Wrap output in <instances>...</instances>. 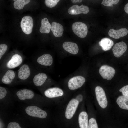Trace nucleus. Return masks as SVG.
<instances>
[{
	"label": "nucleus",
	"instance_id": "1",
	"mask_svg": "<svg viewBox=\"0 0 128 128\" xmlns=\"http://www.w3.org/2000/svg\"><path fill=\"white\" fill-rule=\"evenodd\" d=\"M72 29L74 33L79 37L84 38L88 33V28L86 25L81 22H74L72 25Z\"/></svg>",
	"mask_w": 128,
	"mask_h": 128
},
{
	"label": "nucleus",
	"instance_id": "2",
	"mask_svg": "<svg viewBox=\"0 0 128 128\" xmlns=\"http://www.w3.org/2000/svg\"><path fill=\"white\" fill-rule=\"evenodd\" d=\"M33 26V20L29 16H25L22 19L20 26L23 32L27 35L31 34L32 31Z\"/></svg>",
	"mask_w": 128,
	"mask_h": 128
},
{
	"label": "nucleus",
	"instance_id": "3",
	"mask_svg": "<svg viewBox=\"0 0 128 128\" xmlns=\"http://www.w3.org/2000/svg\"><path fill=\"white\" fill-rule=\"evenodd\" d=\"M25 111L28 115L35 117L44 118L47 116V113L38 107L30 106L25 109Z\"/></svg>",
	"mask_w": 128,
	"mask_h": 128
},
{
	"label": "nucleus",
	"instance_id": "4",
	"mask_svg": "<svg viewBox=\"0 0 128 128\" xmlns=\"http://www.w3.org/2000/svg\"><path fill=\"white\" fill-rule=\"evenodd\" d=\"M96 99L100 106L102 108H106L107 101L105 92L103 89L100 86H97L95 88Z\"/></svg>",
	"mask_w": 128,
	"mask_h": 128
},
{
	"label": "nucleus",
	"instance_id": "5",
	"mask_svg": "<svg viewBox=\"0 0 128 128\" xmlns=\"http://www.w3.org/2000/svg\"><path fill=\"white\" fill-rule=\"evenodd\" d=\"M99 72L104 79L109 80L113 78L115 74V71L113 68L108 65H104L100 68Z\"/></svg>",
	"mask_w": 128,
	"mask_h": 128
},
{
	"label": "nucleus",
	"instance_id": "6",
	"mask_svg": "<svg viewBox=\"0 0 128 128\" xmlns=\"http://www.w3.org/2000/svg\"><path fill=\"white\" fill-rule=\"evenodd\" d=\"M85 81V78L83 76H78L71 78L68 82V86L71 90H74L81 87Z\"/></svg>",
	"mask_w": 128,
	"mask_h": 128
},
{
	"label": "nucleus",
	"instance_id": "7",
	"mask_svg": "<svg viewBox=\"0 0 128 128\" xmlns=\"http://www.w3.org/2000/svg\"><path fill=\"white\" fill-rule=\"evenodd\" d=\"M79 102L74 99H72L69 102L65 112V116L67 119H70L73 117Z\"/></svg>",
	"mask_w": 128,
	"mask_h": 128
},
{
	"label": "nucleus",
	"instance_id": "8",
	"mask_svg": "<svg viewBox=\"0 0 128 128\" xmlns=\"http://www.w3.org/2000/svg\"><path fill=\"white\" fill-rule=\"evenodd\" d=\"M89 11L88 7L82 4L79 6L77 5H73L69 8L68 12L71 15H78L81 13L87 14Z\"/></svg>",
	"mask_w": 128,
	"mask_h": 128
},
{
	"label": "nucleus",
	"instance_id": "9",
	"mask_svg": "<svg viewBox=\"0 0 128 128\" xmlns=\"http://www.w3.org/2000/svg\"><path fill=\"white\" fill-rule=\"evenodd\" d=\"M127 48V45L124 42L116 43L114 45L112 49L113 54L116 57H120L126 51Z\"/></svg>",
	"mask_w": 128,
	"mask_h": 128
},
{
	"label": "nucleus",
	"instance_id": "10",
	"mask_svg": "<svg viewBox=\"0 0 128 128\" xmlns=\"http://www.w3.org/2000/svg\"><path fill=\"white\" fill-rule=\"evenodd\" d=\"M64 49L67 52L73 54H77L79 51V48L77 44L71 42H65L62 45Z\"/></svg>",
	"mask_w": 128,
	"mask_h": 128
},
{
	"label": "nucleus",
	"instance_id": "11",
	"mask_svg": "<svg viewBox=\"0 0 128 128\" xmlns=\"http://www.w3.org/2000/svg\"><path fill=\"white\" fill-rule=\"evenodd\" d=\"M22 59L21 57L18 54H15L7 63L6 66L9 69L15 68L19 66L22 63Z\"/></svg>",
	"mask_w": 128,
	"mask_h": 128
},
{
	"label": "nucleus",
	"instance_id": "12",
	"mask_svg": "<svg viewBox=\"0 0 128 128\" xmlns=\"http://www.w3.org/2000/svg\"><path fill=\"white\" fill-rule=\"evenodd\" d=\"M44 94L46 97L51 98L62 96L63 94V92L61 89L54 87L46 90L45 91Z\"/></svg>",
	"mask_w": 128,
	"mask_h": 128
},
{
	"label": "nucleus",
	"instance_id": "13",
	"mask_svg": "<svg viewBox=\"0 0 128 128\" xmlns=\"http://www.w3.org/2000/svg\"><path fill=\"white\" fill-rule=\"evenodd\" d=\"M128 33L127 29L125 28H122L118 30L111 29L108 32L109 36L115 39H118L126 36Z\"/></svg>",
	"mask_w": 128,
	"mask_h": 128
},
{
	"label": "nucleus",
	"instance_id": "14",
	"mask_svg": "<svg viewBox=\"0 0 128 128\" xmlns=\"http://www.w3.org/2000/svg\"><path fill=\"white\" fill-rule=\"evenodd\" d=\"M37 61L39 64L45 66H50L53 63V59L52 56L50 54H46L39 57Z\"/></svg>",
	"mask_w": 128,
	"mask_h": 128
},
{
	"label": "nucleus",
	"instance_id": "15",
	"mask_svg": "<svg viewBox=\"0 0 128 128\" xmlns=\"http://www.w3.org/2000/svg\"><path fill=\"white\" fill-rule=\"evenodd\" d=\"M16 95L18 98L21 100H24L26 99H31L34 96V94L31 90L24 89L20 90L16 93Z\"/></svg>",
	"mask_w": 128,
	"mask_h": 128
},
{
	"label": "nucleus",
	"instance_id": "16",
	"mask_svg": "<svg viewBox=\"0 0 128 128\" xmlns=\"http://www.w3.org/2000/svg\"><path fill=\"white\" fill-rule=\"evenodd\" d=\"M51 30L54 35L56 37L61 36L64 30L62 25L55 22H53L51 23Z\"/></svg>",
	"mask_w": 128,
	"mask_h": 128
},
{
	"label": "nucleus",
	"instance_id": "17",
	"mask_svg": "<svg viewBox=\"0 0 128 128\" xmlns=\"http://www.w3.org/2000/svg\"><path fill=\"white\" fill-rule=\"evenodd\" d=\"M18 71V78L22 80L26 79L29 77L30 74L29 67L26 64H24L22 66Z\"/></svg>",
	"mask_w": 128,
	"mask_h": 128
},
{
	"label": "nucleus",
	"instance_id": "18",
	"mask_svg": "<svg viewBox=\"0 0 128 128\" xmlns=\"http://www.w3.org/2000/svg\"><path fill=\"white\" fill-rule=\"evenodd\" d=\"M99 45L105 51L110 49L114 44L113 41L111 39L107 38L102 39L99 42Z\"/></svg>",
	"mask_w": 128,
	"mask_h": 128
},
{
	"label": "nucleus",
	"instance_id": "19",
	"mask_svg": "<svg viewBox=\"0 0 128 128\" xmlns=\"http://www.w3.org/2000/svg\"><path fill=\"white\" fill-rule=\"evenodd\" d=\"M78 122L80 128H88V115L86 112L82 111L80 113L79 116Z\"/></svg>",
	"mask_w": 128,
	"mask_h": 128
},
{
	"label": "nucleus",
	"instance_id": "20",
	"mask_svg": "<svg viewBox=\"0 0 128 128\" xmlns=\"http://www.w3.org/2000/svg\"><path fill=\"white\" fill-rule=\"evenodd\" d=\"M51 28V25L46 18H45L41 20V25L39 31L42 33H49Z\"/></svg>",
	"mask_w": 128,
	"mask_h": 128
},
{
	"label": "nucleus",
	"instance_id": "21",
	"mask_svg": "<svg viewBox=\"0 0 128 128\" xmlns=\"http://www.w3.org/2000/svg\"><path fill=\"white\" fill-rule=\"evenodd\" d=\"M47 75L44 73H39L36 75L33 79L34 85L37 86L42 85L47 78Z\"/></svg>",
	"mask_w": 128,
	"mask_h": 128
},
{
	"label": "nucleus",
	"instance_id": "22",
	"mask_svg": "<svg viewBox=\"0 0 128 128\" xmlns=\"http://www.w3.org/2000/svg\"><path fill=\"white\" fill-rule=\"evenodd\" d=\"M15 74L12 70H8L3 76L1 81L4 83L9 84L15 78Z\"/></svg>",
	"mask_w": 128,
	"mask_h": 128
},
{
	"label": "nucleus",
	"instance_id": "23",
	"mask_svg": "<svg viewBox=\"0 0 128 128\" xmlns=\"http://www.w3.org/2000/svg\"><path fill=\"white\" fill-rule=\"evenodd\" d=\"M116 102L121 108L128 110V97L123 95L120 96L117 98Z\"/></svg>",
	"mask_w": 128,
	"mask_h": 128
},
{
	"label": "nucleus",
	"instance_id": "24",
	"mask_svg": "<svg viewBox=\"0 0 128 128\" xmlns=\"http://www.w3.org/2000/svg\"><path fill=\"white\" fill-rule=\"evenodd\" d=\"M30 1V0H17L14 3V7L17 9H22L25 5L29 3Z\"/></svg>",
	"mask_w": 128,
	"mask_h": 128
},
{
	"label": "nucleus",
	"instance_id": "25",
	"mask_svg": "<svg viewBox=\"0 0 128 128\" xmlns=\"http://www.w3.org/2000/svg\"><path fill=\"white\" fill-rule=\"evenodd\" d=\"M120 0H103L101 4L107 7H112L113 5L117 4Z\"/></svg>",
	"mask_w": 128,
	"mask_h": 128
},
{
	"label": "nucleus",
	"instance_id": "26",
	"mask_svg": "<svg viewBox=\"0 0 128 128\" xmlns=\"http://www.w3.org/2000/svg\"><path fill=\"white\" fill-rule=\"evenodd\" d=\"M60 0H45V4L49 8H52L56 5Z\"/></svg>",
	"mask_w": 128,
	"mask_h": 128
},
{
	"label": "nucleus",
	"instance_id": "27",
	"mask_svg": "<svg viewBox=\"0 0 128 128\" xmlns=\"http://www.w3.org/2000/svg\"><path fill=\"white\" fill-rule=\"evenodd\" d=\"M98 125L96 119L93 118H91L89 120L88 125V128H97Z\"/></svg>",
	"mask_w": 128,
	"mask_h": 128
},
{
	"label": "nucleus",
	"instance_id": "28",
	"mask_svg": "<svg viewBox=\"0 0 128 128\" xmlns=\"http://www.w3.org/2000/svg\"><path fill=\"white\" fill-rule=\"evenodd\" d=\"M7 49V45L5 44H2L0 45V59L6 51Z\"/></svg>",
	"mask_w": 128,
	"mask_h": 128
},
{
	"label": "nucleus",
	"instance_id": "29",
	"mask_svg": "<svg viewBox=\"0 0 128 128\" xmlns=\"http://www.w3.org/2000/svg\"><path fill=\"white\" fill-rule=\"evenodd\" d=\"M119 91L122 92L123 95L128 97V85L123 87L120 89Z\"/></svg>",
	"mask_w": 128,
	"mask_h": 128
},
{
	"label": "nucleus",
	"instance_id": "30",
	"mask_svg": "<svg viewBox=\"0 0 128 128\" xmlns=\"http://www.w3.org/2000/svg\"><path fill=\"white\" fill-rule=\"evenodd\" d=\"M7 128H21L19 124L17 123L14 122L9 123L7 126Z\"/></svg>",
	"mask_w": 128,
	"mask_h": 128
},
{
	"label": "nucleus",
	"instance_id": "31",
	"mask_svg": "<svg viewBox=\"0 0 128 128\" xmlns=\"http://www.w3.org/2000/svg\"><path fill=\"white\" fill-rule=\"evenodd\" d=\"M7 91L6 89L4 88L0 87V99L4 98L6 96Z\"/></svg>",
	"mask_w": 128,
	"mask_h": 128
},
{
	"label": "nucleus",
	"instance_id": "32",
	"mask_svg": "<svg viewBox=\"0 0 128 128\" xmlns=\"http://www.w3.org/2000/svg\"><path fill=\"white\" fill-rule=\"evenodd\" d=\"M79 102H81L83 100V96L81 95H78L75 99Z\"/></svg>",
	"mask_w": 128,
	"mask_h": 128
},
{
	"label": "nucleus",
	"instance_id": "33",
	"mask_svg": "<svg viewBox=\"0 0 128 128\" xmlns=\"http://www.w3.org/2000/svg\"><path fill=\"white\" fill-rule=\"evenodd\" d=\"M124 10L125 12L128 14V3L126 4L124 7Z\"/></svg>",
	"mask_w": 128,
	"mask_h": 128
},
{
	"label": "nucleus",
	"instance_id": "34",
	"mask_svg": "<svg viewBox=\"0 0 128 128\" xmlns=\"http://www.w3.org/2000/svg\"><path fill=\"white\" fill-rule=\"evenodd\" d=\"M83 0H71L72 3H76L81 2Z\"/></svg>",
	"mask_w": 128,
	"mask_h": 128
},
{
	"label": "nucleus",
	"instance_id": "35",
	"mask_svg": "<svg viewBox=\"0 0 128 128\" xmlns=\"http://www.w3.org/2000/svg\"><path fill=\"white\" fill-rule=\"evenodd\" d=\"M13 0L14 1H16V0Z\"/></svg>",
	"mask_w": 128,
	"mask_h": 128
}]
</instances>
